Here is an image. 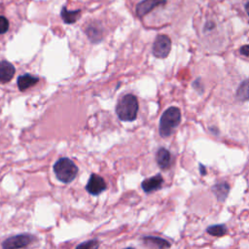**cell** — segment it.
I'll return each mask as SVG.
<instances>
[{"label":"cell","instance_id":"6da1fadb","mask_svg":"<svg viewBox=\"0 0 249 249\" xmlns=\"http://www.w3.org/2000/svg\"><path fill=\"white\" fill-rule=\"evenodd\" d=\"M138 112V101L133 94H125L122 97L116 107V113L120 120L131 122L136 119Z\"/></svg>","mask_w":249,"mask_h":249},{"label":"cell","instance_id":"7a4b0ae2","mask_svg":"<svg viewBox=\"0 0 249 249\" xmlns=\"http://www.w3.org/2000/svg\"><path fill=\"white\" fill-rule=\"evenodd\" d=\"M181 112L177 107H169L166 109L160 120V134L162 137L169 136L174 128L180 124Z\"/></svg>","mask_w":249,"mask_h":249},{"label":"cell","instance_id":"3957f363","mask_svg":"<svg viewBox=\"0 0 249 249\" xmlns=\"http://www.w3.org/2000/svg\"><path fill=\"white\" fill-rule=\"evenodd\" d=\"M53 171L59 181L70 183L77 176L78 167L70 159L61 158L54 163Z\"/></svg>","mask_w":249,"mask_h":249},{"label":"cell","instance_id":"277c9868","mask_svg":"<svg viewBox=\"0 0 249 249\" xmlns=\"http://www.w3.org/2000/svg\"><path fill=\"white\" fill-rule=\"evenodd\" d=\"M35 237L28 233L17 234L8 237L2 242L3 249H21L28 246Z\"/></svg>","mask_w":249,"mask_h":249},{"label":"cell","instance_id":"5b68a950","mask_svg":"<svg viewBox=\"0 0 249 249\" xmlns=\"http://www.w3.org/2000/svg\"><path fill=\"white\" fill-rule=\"evenodd\" d=\"M170 49H171L170 38L164 34L158 35L153 45L154 55L159 58H164L168 55Z\"/></svg>","mask_w":249,"mask_h":249},{"label":"cell","instance_id":"8992f818","mask_svg":"<svg viewBox=\"0 0 249 249\" xmlns=\"http://www.w3.org/2000/svg\"><path fill=\"white\" fill-rule=\"evenodd\" d=\"M86 190L90 195L96 196L106 190V183L101 176L93 173L90 175V177L86 185Z\"/></svg>","mask_w":249,"mask_h":249},{"label":"cell","instance_id":"52a82bcc","mask_svg":"<svg viewBox=\"0 0 249 249\" xmlns=\"http://www.w3.org/2000/svg\"><path fill=\"white\" fill-rule=\"evenodd\" d=\"M166 0H143L136 6V14L139 18L144 17L158 6L165 4Z\"/></svg>","mask_w":249,"mask_h":249},{"label":"cell","instance_id":"ba28073f","mask_svg":"<svg viewBox=\"0 0 249 249\" xmlns=\"http://www.w3.org/2000/svg\"><path fill=\"white\" fill-rule=\"evenodd\" d=\"M163 183V178L160 174H157L153 177L145 179L141 183V187L145 193H152L161 188V185Z\"/></svg>","mask_w":249,"mask_h":249},{"label":"cell","instance_id":"9c48e42d","mask_svg":"<svg viewBox=\"0 0 249 249\" xmlns=\"http://www.w3.org/2000/svg\"><path fill=\"white\" fill-rule=\"evenodd\" d=\"M143 241L147 246L156 249H168L171 246L169 241L158 236H144Z\"/></svg>","mask_w":249,"mask_h":249},{"label":"cell","instance_id":"30bf717a","mask_svg":"<svg viewBox=\"0 0 249 249\" xmlns=\"http://www.w3.org/2000/svg\"><path fill=\"white\" fill-rule=\"evenodd\" d=\"M16 69L14 65L8 61H0V82L7 83L9 82L14 74Z\"/></svg>","mask_w":249,"mask_h":249},{"label":"cell","instance_id":"8fae6325","mask_svg":"<svg viewBox=\"0 0 249 249\" xmlns=\"http://www.w3.org/2000/svg\"><path fill=\"white\" fill-rule=\"evenodd\" d=\"M156 160L158 165L161 169H167L170 166V153L165 148H160L156 155Z\"/></svg>","mask_w":249,"mask_h":249},{"label":"cell","instance_id":"7c38bea8","mask_svg":"<svg viewBox=\"0 0 249 249\" xmlns=\"http://www.w3.org/2000/svg\"><path fill=\"white\" fill-rule=\"evenodd\" d=\"M38 82V78L35 76H32L30 74H24L18 78V88L19 90L24 91L28 89L29 88L36 85Z\"/></svg>","mask_w":249,"mask_h":249},{"label":"cell","instance_id":"4fadbf2b","mask_svg":"<svg viewBox=\"0 0 249 249\" xmlns=\"http://www.w3.org/2000/svg\"><path fill=\"white\" fill-rule=\"evenodd\" d=\"M212 192L214 193V195L216 196L217 199L221 202H223L228 195H229V192H230V186L228 183H219V184H216L212 187Z\"/></svg>","mask_w":249,"mask_h":249},{"label":"cell","instance_id":"5bb4252c","mask_svg":"<svg viewBox=\"0 0 249 249\" xmlns=\"http://www.w3.org/2000/svg\"><path fill=\"white\" fill-rule=\"evenodd\" d=\"M236 97L238 100L247 101L249 100V79L243 81L236 91Z\"/></svg>","mask_w":249,"mask_h":249},{"label":"cell","instance_id":"9a60e30c","mask_svg":"<svg viewBox=\"0 0 249 249\" xmlns=\"http://www.w3.org/2000/svg\"><path fill=\"white\" fill-rule=\"evenodd\" d=\"M80 10L77 11H69L65 7L61 10V18L65 23H73L77 20L80 16Z\"/></svg>","mask_w":249,"mask_h":249},{"label":"cell","instance_id":"2e32d148","mask_svg":"<svg viewBox=\"0 0 249 249\" xmlns=\"http://www.w3.org/2000/svg\"><path fill=\"white\" fill-rule=\"evenodd\" d=\"M206 231L213 235V236H223L227 233L228 231V229L225 225L223 224H220V225H212V226H209L207 229H206Z\"/></svg>","mask_w":249,"mask_h":249},{"label":"cell","instance_id":"e0dca14e","mask_svg":"<svg viewBox=\"0 0 249 249\" xmlns=\"http://www.w3.org/2000/svg\"><path fill=\"white\" fill-rule=\"evenodd\" d=\"M87 34L89 36V38L92 41H98L101 38V31L100 28L97 27L96 25H89L87 29Z\"/></svg>","mask_w":249,"mask_h":249},{"label":"cell","instance_id":"ac0fdd59","mask_svg":"<svg viewBox=\"0 0 249 249\" xmlns=\"http://www.w3.org/2000/svg\"><path fill=\"white\" fill-rule=\"evenodd\" d=\"M98 247L99 241L97 239H90L79 244L76 249H98Z\"/></svg>","mask_w":249,"mask_h":249},{"label":"cell","instance_id":"d6986e66","mask_svg":"<svg viewBox=\"0 0 249 249\" xmlns=\"http://www.w3.org/2000/svg\"><path fill=\"white\" fill-rule=\"evenodd\" d=\"M8 28H9V21H8V19L5 17L0 16V34L6 33Z\"/></svg>","mask_w":249,"mask_h":249},{"label":"cell","instance_id":"ffe728a7","mask_svg":"<svg viewBox=\"0 0 249 249\" xmlns=\"http://www.w3.org/2000/svg\"><path fill=\"white\" fill-rule=\"evenodd\" d=\"M240 53L243 54V55L249 56V45L242 46V47L240 48Z\"/></svg>","mask_w":249,"mask_h":249},{"label":"cell","instance_id":"44dd1931","mask_svg":"<svg viewBox=\"0 0 249 249\" xmlns=\"http://www.w3.org/2000/svg\"><path fill=\"white\" fill-rule=\"evenodd\" d=\"M199 170H200V173L202 174V175H205L206 174V171H205V167L200 163L199 164Z\"/></svg>","mask_w":249,"mask_h":249},{"label":"cell","instance_id":"7402d4cb","mask_svg":"<svg viewBox=\"0 0 249 249\" xmlns=\"http://www.w3.org/2000/svg\"><path fill=\"white\" fill-rule=\"evenodd\" d=\"M245 10H246V13H247L248 16H249V2L246 3V5H245Z\"/></svg>","mask_w":249,"mask_h":249},{"label":"cell","instance_id":"603a6c76","mask_svg":"<svg viewBox=\"0 0 249 249\" xmlns=\"http://www.w3.org/2000/svg\"><path fill=\"white\" fill-rule=\"evenodd\" d=\"M124 249H134V248H132V247H127V248H124Z\"/></svg>","mask_w":249,"mask_h":249}]
</instances>
